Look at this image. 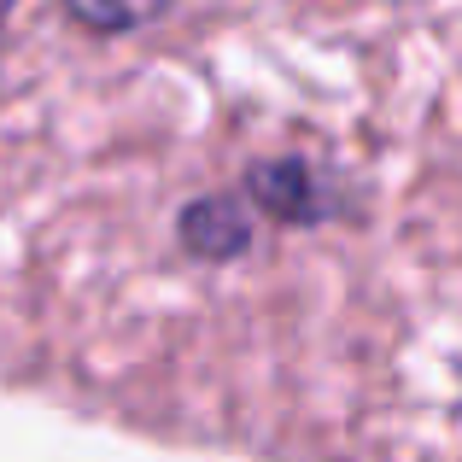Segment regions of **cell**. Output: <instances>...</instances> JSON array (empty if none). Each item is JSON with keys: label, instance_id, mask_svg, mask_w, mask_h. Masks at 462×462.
Segmentation results:
<instances>
[{"label": "cell", "instance_id": "obj_1", "mask_svg": "<svg viewBox=\"0 0 462 462\" xmlns=\"http://www.w3.org/2000/svg\"><path fill=\"white\" fill-rule=\"evenodd\" d=\"M287 0H0V363L112 293L235 135Z\"/></svg>", "mask_w": 462, "mask_h": 462}]
</instances>
